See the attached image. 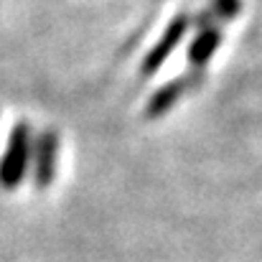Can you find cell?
Returning a JSON list of instances; mask_svg holds the SVG:
<instances>
[{"label":"cell","instance_id":"8992f818","mask_svg":"<svg viewBox=\"0 0 262 262\" xmlns=\"http://www.w3.org/2000/svg\"><path fill=\"white\" fill-rule=\"evenodd\" d=\"M209 10L214 13L216 23H229L242 13V0H211Z\"/></svg>","mask_w":262,"mask_h":262},{"label":"cell","instance_id":"7a4b0ae2","mask_svg":"<svg viewBox=\"0 0 262 262\" xmlns=\"http://www.w3.org/2000/svg\"><path fill=\"white\" fill-rule=\"evenodd\" d=\"M204 79H206V69H188V72L178 74L173 79H168L166 84H161V87L150 94V99L145 102L143 115H145L148 120H158V117L168 115L188 92L201 87Z\"/></svg>","mask_w":262,"mask_h":262},{"label":"cell","instance_id":"3957f363","mask_svg":"<svg viewBox=\"0 0 262 262\" xmlns=\"http://www.w3.org/2000/svg\"><path fill=\"white\" fill-rule=\"evenodd\" d=\"M59 148H61V140H59V135L54 130H41L33 138L31 166H33V183L41 191L54 183L56 166H59Z\"/></svg>","mask_w":262,"mask_h":262},{"label":"cell","instance_id":"277c9868","mask_svg":"<svg viewBox=\"0 0 262 262\" xmlns=\"http://www.w3.org/2000/svg\"><path fill=\"white\" fill-rule=\"evenodd\" d=\"M188 31H191V13H178L173 20L166 26V31H163V36L158 38V43H156V46L148 51V56L143 59V64H140L143 77L156 74V72L166 64V59L178 49V43L186 38Z\"/></svg>","mask_w":262,"mask_h":262},{"label":"cell","instance_id":"6da1fadb","mask_svg":"<svg viewBox=\"0 0 262 262\" xmlns=\"http://www.w3.org/2000/svg\"><path fill=\"white\" fill-rule=\"evenodd\" d=\"M31 148H33L31 127L26 122H18L10 130L5 153L0 158V186L5 191L18 188L23 183V178H26L28 168H31Z\"/></svg>","mask_w":262,"mask_h":262},{"label":"cell","instance_id":"5b68a950","mask_svg":"<svg viewBox=\"0 0 262 262\" xmlns=\"http://www.w3.org/2000/svg\"><path fill=\"white\" fill-rule=\"evenodd\" d=\"M222 38H224V36H222L219 23L196 28V36L191 38V46H188V54H186L191 69H206V64L211 61V56L219 51Z\"/></svg>","mask_w":262,"mask_h":262}]
</instances>
